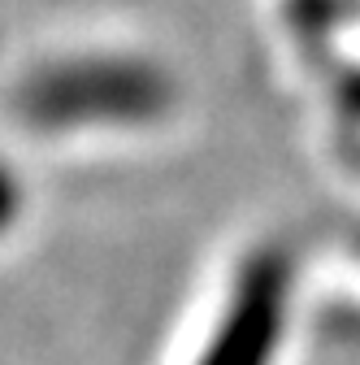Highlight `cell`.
<instances>
[{
    "label": "cell",
    "instance_id": "7a4b0ae2",
    "mask_svg": "<svg viewBox=\"0 0 360 365\" xmlns=\"http://www.w3.org/2000/svg\"><path fill=\"white\" fill-rule=\"evenodd\" d=\"M22 213H26V182H22V174L14 170V161L0 157V244L18 231Z\"/></svg>",
    "mask_w": 360,
    "mask_h": 365
},
{
    "label": "cell",
    "instance_id": "6da1fadb",
    "mask_svg": "<svg viewBox=\"0 0 360 365\" xmlns=\"http://www.w3.org/2000/svg\"><path fill=\"white\" fill-rule=\"evenodd\" d=\"M165 91L134 53L105 43H48L0 83V122L39 144H74L109 126L148 122Z\"/></svg>",
    "mask_w": 360,
    "mask_h": 365
}]
</instances>
